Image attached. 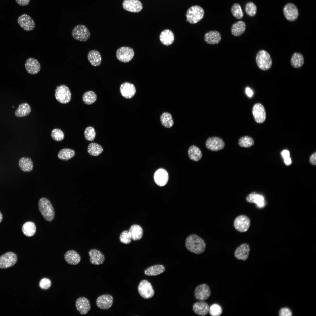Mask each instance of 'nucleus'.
<instances>
[{
	"label": "nucleus",
	"instance_id": "f257e3e1",
	"mask_svg": "<svg viewBox=\"0 0 316 316\" xmlns=\"http://www.w3.org/2000/svg\"><path fill=\"white\" fill-rule=\"evenodd\" d=\"M185 246L189 251L198 255L204 252L206 245L202 238L196 234H193L186 238Z\"/></svg>",
	"mask_w": 316,
	"mask_h": 316
},
{
	"label": "nucleus",
	"instance_id": "f03ea898",
	"mask_svg": "<svg viewBox=\"0 0 316 316\" xmlns=\"http://www.w3.org/2000/svg\"><path fill=\"white\" fill-rule=\"evenodd\" d=\"M40 211L46 220L50 222L55 217L54 209L49 200L45 197L40 198L38 202Z\"/></svg>",
	"mask_w": 316,
	"mask_h": 316
},
{
	"label": "nucleus",
	"instance_id": "7ed1b4c3",
	"mask_svg": "<svg viewBox=\"0 0 316 316\" xmlns=\"http://www.w3.org/2000/svg\"><path fill=\"white\" fill-rule=\"evenodd\" d=\"M256 62L258 68L263 71H266L271 67L272 62L270 55L264 50L259 51L255 57Z\"/></svg>",
	"mask_w": 316,
	"mask_h": 316
},
{
	"label": "nucleus",
	"instance_id": "20e7f679",
	"mask_svg": "<svg viewBox=\"0 0 316 316\" xmlns=\"http://www.w3.org/2000/svg\"><path fill=\"white\" fill-rule=\"evenodd\" d=\"M204 9L200 6L195 5L190 8L187 10L186 21L191 24H195L200 21L204 15Z\"/></svg>",
	"mask_w": 316,
	"mask_h": 316
},
{
	"label": "nucleus",
	"instance_id": "39448f33",
	"mask_svg": "<svg viewBox=\"0 0 316 316\" xmlns=\"http://www.w3.org/2000/svg\"><path fill=\"white\" fill-rule=\"evenodd\" d=\"M71 35L75 40L81 42H85L89 39L90 34L85 26L79 24L74 28L72 31Z\"/></svg>",
	"mask_w": 316,
	"mask_h": 316
},
{
	"label": "nucleus",
	"instance_id": "423d86ee",
	"mask_svg": "<svg viewBox=\"0 0 316 316\" xmlns=\"http://www.w3.org/2000/svg\"><path fill=\"white\" fill-rule=\"evenodd\" d=\"M55 97L59 102L63 104L68 103L71 98V93L68 87L65 85L57 86L55 90Z\"/></svg>",
	"mask_w": 316,
	"mask_h": 316
},
{
	"label": "nucleus",
	"instance_id": "0eeeda50",
	"mask_svg": "<svg viewBox=\"0 0 316 316\" xmlns=\"http://www.w3.org/2000/svg\"><path fill=\"white\" fill-rule=\"evenodd\" d=\"M138 290L140 295L143 298L148 299L152 297L154 294L152 286L148 281L143 280L139 283Z\"/></svg>",
	"mask_w": 316,
	"mask_h": 316
},
{
	"label": "nucleus",
	"instance_id": "6e6552de",
	"mask_svg": "<svg viewBox=\"0 0 316 316\" xmlns=\"http://www.w3.org/2000/svg\"><path fill=\"white\" fill-rule=\"evenodd\" d=\"M135 54L133 49L128 47H122L118 48L116 52V57L120 61L127 63L133 58Z\"/></svg>",
	"mask_w": 316,
	"mask_h": 316
},
{
	"label": "nucleus",
	"instance_id": "1a4fd4ad",
	"mask_svg": "<svg viewBox=\"0 0 316 316\" xmlns=\"http://www.w3.org/2000/svg\"><path fill=\"white\" fill-rule=\"evenodd\" d=\"M17 261L16 255L14 253L9 252L0 256V267L6 269L13 266Z\"/></svg>",
	"mask_w": 316,
	"mask_h": 316
},
{
	"label": "nucleus",
	"instance_id": "9d476101",
	"mask_svg": "<svg viewBox=\"0 0 316 316\" xmlns=\"http://www.w3.org/2000/svg\"><path fill=\"white\" fill-rule=\"evenodd\" d=\"M235 229L240 232H244L248 229L250 225V220L245 215L238 216L235 219L233 224Z\"/></svg>",
	"mask_w": 316,
	"mask_h": 316
},
{
	"label": "nucleus",
	"instance_id": "9b49d317",
	"mask_svg": "<svg viewBox=\"0 0 316 316\" xmlns=\"http://www.w3.org/2000/svg\"><path fill=\"white\" fill-rule=\"evenodd\" d=\"M211 295V291L207 284H202L196 287L194 291V296L197 300L204 301L208 299Z\"/></svg>",
	"mask_w": 316,
	"mask_h": 316
},
{
	"label": "nucleus",
	"instance_id": "f8f14e48",
	"mask_svg": "<svg viewBox=\"0 0 316 316\" xmlns=\"http://www.w3.org/2000/svg\"><path fill=\"white\" fill-rule=\"evenodd\" d=\"M283 13L285 17L288 20L293 21L298 17L299 12L296 6L293 4L288 3L284 7Z\"/></svg>",
	"mask_w": 316,
	"mask_h": 316
},
{
	"label": "nucleus",
	"instance_id": "ddd939ff",
	"mask_svg": "<svg viewBox=\"0 0 316 316\" xmlns=\"http://www.w3.org/2000/svg\"><path fill=\"white\" fill-rule=\"evenodd\" d=\"M17 22L20 27L26 31H30L35 27V23L33 19L28 15L24 14L19 16Z\"/></svg>",
	"mask_w": 316,
	"mask_h": 316
},
{
	"label": "nucleus",
	"instance_id": "4468645a",
	"mask_svg": "<svg viewBox=\"0 0 316 316\" xmlns=\"http://www.w3.org/2000/svg\"><path fill=\"white\" fill-rule=\"evenodd\" d=\"M205 145L208 149L212 151H216L223 149L225 146V143L221 138L217 137H212L207 139Z\"/></svg>",
	"mask_w": 316,
	"mask_h": 316
},
{
	"label": "nucleus",
	"instance_id": "2eb2a0df",
	"mask_svg": "<svg viewBox=\"0 0 316 316\" xmlns=\"http://www.w3.org/2000/svg\"><path fill=\"white\" fill-rule=\"evenodd\" d=\"M125 10L133 13H138L142 9L143 6L139 0H124L122 4Z\"/></svg>",
	"mask_w": 316,
	"mask_h": 316
},
{
	"label": "nucleus",
	"instance_id": "dca6fc26",
	"mask_svg": "<svg viewBox=\"0 0 316 316\" xmlns=\"http://www.w3.org/2000/svg\"><path fill=\"white\" fill-rule=\"evenodd\" d=\"M252 113L254 118L257 123H261L265 121L266 111L264 106L261 104L256 103L254 105Z\"/></svg>",
	"mask_w": 316,
	"mask_h": 316
},
{
	"label": "nucleus",
	"instance_id": "f3484780",
	"mask_svg": "<svg viewBox=\"0 0 316 316\" xmlns=\"http://www.w3.org/2000/svg\"><path fill=\"white\" fill-rule=\"evenodd\" d=\"M113 296L110 294H104L99 296L96 300V304L99 308L106 310L110 308L113 303Z\"/></svg>",
	"mask_w": 316,
	"mask_h": 316
},
{
	"label": "nucleus",
	"instance_id": "a211bd4d",
	"mask_svg": "<svg viewBox=\"0 0 316 316\" xmlns=\"http://www.w3.org/2000/svg\"><path fill=\"white\" fill-rule=\"evenodd\" d=\"M25 66L27 72L31 75L37 73L41 69V66L38 61L37 59L31 57L27 59Z\"/></svg>",
	"mask_w": 316,
	"mask_h": 316
},
{
	"label": "nucleus",
	"instance_id": "6ab92c4d",
	"mask_svg": "<svg viewBox=\"0 0 316 316\" xmlns=\"http://www.w3.org/2000/svg\"><path fill=\"white\" fill-rule=\"evenodd\" d=\"M250 250L248 244H242L236 249L234 253L235 257L238 260L245 261L249 257Z\"/></svg>",
	"mask_w": 316,
	"mask_h": 316
},
{
	"label": "nucleus",
	"instance_id": "aec40b11",
	"mask_svg": "<svg viewBox=\"0 0 316 316\" xmlns=\"http://www.w3.org/2000/svg\"><path fill=\"white\" fill-rule=\"evenodd\" d=\"M75 305L77 310L82 315L86 314L91 309V306L88 300L83 297L78 298Z\"/></svg>",
	"mask_w": 316,
	"mask_h": 316
},
{
	"label": "nucleus",
	"instance_id": "412c9836",
	"mask_svg": "<svg viewBox=\"0 0 316 316\" xmlns=\"http://www.w3.org/2000/svg\"><path fill=\"white\" fill-rule=\"evenodd\" d=\"M120 92L122 96L126 99H130L135 95L136 90L134 85L128 82L122 84L120 88Z\"/></svg>",
	"mask_w": 316,
	"mask_h": 316
},
{
	"label": "nucleus",
	"instance_id": "4be33fe9",
	"mask_svg": "<svg viewBox=\"0 0 316 316\" xmlns=\"http://www.w3.org/2000/svg\"><path fill=\"white\" fill-rule=\"evenodd\" d=\"M90 263L94 265H100L104 262L105 257L103 254L99 250L95 248L90 250L88 252Z\"/></svg>",
	"mask_w": 316,
	"mask_h": 316
},
{
	"label": "nucleus",
	"instance_id": "5701e85b",
	"mask_svg": "<svg viewBox=\"0 0 316 316\" xmlns=\"http://www.w3.org/2000/svg\"><path fill=\"white\" fill-rule=\"evenodd\" d=\"M154 181L156 184L160 186H163L167 183L168 179V174L164 169H160L154 173Z\"/></svg>",
	"mask_w": 316,
	"mask_h": 316
},
{
	"label": "nucleus",
	"instance_id": "b1692460",
	"mask_svg": "<svg viewBox=\"0 0 316 316\" xmlns=\"http://www.w3.org/2000/svg\"><path fill=\"white\" fill-rule=\"evenodd\" d=\"M193 309L197 314L202 316L206 315L209 311V307L206 302L201 301L195 303L193 305Z\"/></svg>",
	"mask_w": 316,
	"mask_h": 316
},
{
	"label": "nucleus",
	"instance_id": "393cba45",
	"mask_svg": "<svg viewBox=\"0 0 316 316\" xmlns=\"http://www.w3.org/2000/svg\"><path fill=\"white\" fill-rule=\"evenodd\" d=\"M220 33L217 31H211L206 33L204 37L205 41L207 44H214L219 43L221 40Z\"/></svg>",
	"mask_w": 316,
	"mask_h": 316
},
{
	"label": "nucleus",
	"instance_id": "a878e982",
	"mask_svg": "<svg viewBox=\"0 0 316 316\" xmlns=\"http://www.w3.org/2000/svg\"><path fill=\"white\" fill-rule=\"evenodd\" d=\"M64 258L68 263L73 265L79 264L81 259L80 255L76 251L73 250L67 251L64 255Z\"/></svg>",
	"mask_w": 316,
	"mask_h": 316
},
{
	"label": "nucleus",
	"instance_id": "bb28decb",
	"mask_svg": "<svg viewBox=\"0 0 316 316\" xmlns=\"http://www.w3.org/2000/svg\"><path fill=\"white\" fill-rule=\"evenodd\" d=\"M246 200L248 202L256 204L257 206L259 208H262L265 206L263 197L255 192H252L248 195Z\"/></svg>",
	"mask_w": 316,
	"mask_h": 316
},
{
	"label": "nucleus",
	"instance_id": "cd10ccee",
	"mask_svg": "<svg viewBox=\"0 0 316 316\" xmlns=\"http://www.w3.org/2000/svg\"><path fill=\"white\" fill-rule=\"evenodd\" d=\"M159 39L164 45L169 46L172 44L174 41V36L173 32L169 29L165 30L161 33Z\"/></svg>",
	"mask_w": 316,
	"mask_h": 316
},
{
	"label": "nucleus",
	"instance_id": "c85d7f7f",
	"mask_svg": "<svg viewBox=\"0 0 316 316\" xmlns=\"http://www.w3.org/2000/svg\"><path fill=\"white\" fill-rule=\"evenodd\" d=\"M87 59L90 64L94 66H98L101 63V56L99 52L97 50L90 51L87 55Z\"/></svg>",
	"mask_w": 316,
	"mask_h": 316
},
{
	"label": "nucleus",
	"instance_id": "c756f323",
	"mask_svg": "<svg viewBox=\"0 0 316 316\" xmlns=\"http://www.w3.org/2000/svg\"><path fill=\"white\" fill-rule=\"evenodd\" d=\"M18 166L20 169L25 172L31 171L33 168V163L31 159L25 157H21L19 159Z\"/></svg>",
	"mask_w": 316,
	"mask_h": 316
},
{
	"label": "nucleus",
	"instance_id": "7c9ffc66",
	"mask_svg": "<svg viewBox=\"0 0 316 316\" xmlns=\"http://www.w3.org/2000/svg\"><path fill=\"white\" fill-rule=\"evenodd\" d=\"M165 270V267L161 264H157L150 266L145 269L144 273L148 276H155L163 273Z\"/></svg>",
	"mask_w": 316,
	"mask_h": 316
},
{
	"label": "nucleus",
	"instance_id": "2f4dec72",
	"mask_svg": "<svg viewBox=\"0 0 316 316\" xmlns=\"http://www.w3.org/2000/svg\"><path fill=\"white\" fill-rule=\"evenodd\" d=\"M245 23L242 21L237 22L232 25L231 29L232 34L235 36H238L243 34L246 30Z\"/></svg>",
	"mask_w": 316,
	"mask_h": 316
},
{
	"label": "nucleus",
	"instance_id": "473e14b6",
	"mask_svg": "<svg viewBox=\"0 0 316 316\" xmlns=\"http://www.w3.org/2000/svg\"><path fill=\"white\" fill-rule=\"evenodd\" d=\"M132 240L136 241L140 239L143 235V230L142 227L139 225H132L129 229Z\"/></svg>",
	"mask_w": 316,
	"mask_h": 316
},
{
	"label": "nucleus",
	"instance_id": "72a5a7b5",
	"mask_svg": "<svg viewBox=\"0 0 316 316\" xmlns=\"http://www.w3.org/2000/svg\"><path fill=\"white\" fill-rule=\"evenodd\" d=\"M304 62V58L301 54L295 52L292 55L290 63L293 67L296 68H300L303 65Z\"/></svg>",
	"mask_w": 316,
	"mask_h": 316
},
{
	"label": "nucleus",
	"instance_id": "f704fd0d",
	"mask_svg": "<svg viewBox=\"0 0 316 316\" xmlns=\"http://www.w3.org/2000/svg\"><path fill=\"white\" fill-rule=\"evenodd\" d=\"M36 231L35 224L32 222L28 221L25 223L22 227V231L24 235L28 237L33 236Z\"/></svg>",
	"mask_w": 316,
	"mask_h": 316
},
{
	"label": "nucleus",
	"instance_id": "c9c22d12",
	"mask_svg": "<svg viewBox=\"0 0 316 316\" xmlns=\"http://www.w3.org/2000/svg\"><path fill=\"white\" fill-rule=\"evenodd\" d=\"M190 158L195 161H199L202 157V153L200 149L195 145L191 146L188 151Z\"/></svg>",
	"mask_w": 316,
	"mask_h": 316
},
{
	"label": "nucleus",
	"instance_id": "e433bc0d",
	"mask_svg": "<svg viewBox=\"0 0 316 316\" xmlns=\"http://www.w3.org/2000/svg\"><path fill=\"white\" fill-rule=\"evenodd\" d=\"M31 108L30 105L27 103H23L20 104L15 112V115L18 117L25 116L30 114Z\"/></svg>",
	"mask_w": 316,
	"mask_h": 316
},
{
	"label": "nucleus",
	"instance_id": "4c0bfd02",
	"mask_svg": "<svg viewBox=\"0 0 316 316\" xmlns=\"http://www.w3.org/2000/svg\"><path fill=\"white\" fill-rule=\"evenodd\" d=\"M160 121L162 125L164 127L169 128L171 127L174 124L172 117L170 114L164 112L161 114Z\"/></svg>",
	"mask_w": 316,
	"mask_h": 316
},
{
	"label": "nucleus",
	"instance_id": "58836bf2",
	"mask_svg": "<svg viewBox=\"0 0 316 316\" xmlns=\"http://www.w3.org/2000/svg\"><path fill=\"white\" fill-rule=\"evenodd\" d=\"M75 154V152L73 150L69 148H64L59 151L58 157L61 160L67 161L73 157Z\"/></svg>",
	"mask_w": 316,
	"mask_h": 316
},
{
	"label": "nucleus",
	"instance_id": "ea45409f",
	"mask_svg": "<svg viewBox=\"0 0 316 316\" xmlns=\"http://www.w3.org/2000/svg\"><path fill=\"white\" fill-rule=\"evenodd\" d=\"M103 149L101 146L95 142L90 143L87 147V152L91 155L98 156L103 151Z\"/></svg>",
	"mask_w": 316,
	"mask_h": 316
},
{
	"label": "nucleus",
	"instance_id": "a19ab883",
	"mask_svg": "<svg viewBox=\"0 0 316 316\" xmlns=\"http://www.w3.org/2000/svg\"><path fill=\"white\" fill-rule=\"evenodd\" d=\"M97 95L92 91H89L85 92L83 95L82 99L84 102L87 105L91 104L96 101Z\"/></svg>",
	"mask_w": 316,
	"mask_h": 316
},
{
	"label": "nucleus",
	"instance_id": "79ce46f5",
	"mask_svg": "<svg viewBox=\"0 0 316 316\" xmlns=\"http://www.w3.org/2000/svg\"><path fill=\"white\" fill-rule=\"evenodd\" d=\"M239 145L242 147L248 148L253 145L254 144L253 139L248 136H245L240 138L238 140Z\"/></svg>",
	"mask_w": 316,
	"mask_h": 316
},
{
	"label": "nucleus",
	"instance_id": "37998d69",
	"mask_svg": "<svg viewBox=\"0 0 316 316\" xmlns=\"http://www.w3.org/2000/svg\"><path fill=\"white\" fill-rule=\"evenodd\" d=\"M231 11L233 16L238 19L242 18L244 15L240 5L238 3H235L233 5Z\"/></svg>",
	"mask_w": 316,
	"mask_h": 316
},
{
	"label": "nucleus",
	"instance_id": "c03bdc74",
	"mask_svg": "<svg viewBox=\"0 0 316 316\" xmlns=\"http://www.w3.org/2000/svg\"><path fill=\"white\" fill-rule=\"evenodd\" d=\"M84 134L85 139L87 141H91L94 140L96 136L95 130L93 127L88 126L85 129Z\"/></svg>",
	"mask_w": 316,
	"mask_h": 316
},
{
	"label": "nucleus",
	"instance_id": "a18cd8bd",
	"mask_svg": "<svg viewBox=\"0 0 316 316\" xmlns=\"http://www.w3.org/2000/svg\"><path fill=\"white\" fill-rule=\"evenodd\" d=\"M51 136L52 138L56 141H60L63 140L64 137L63 132L59 128H55L51 132Z\"/></svg>",
	"mask_w": 316,
	"mask_h": 316
},
{
	"label": "nucleus",
	"instance_id": "49530a36",
	"mask_svg": "<svg viewBox=\"0 0 316 316\" xmlns=\"http://www.w3.org/2000/svg\"><path fill=\"white\" fill-rule=\"evenodd\" d=\"M245 10L247 15L250 16H253L257 12V6L253 3L249 2L246 4Z\"/></svg>",
	"mask_w": 316,
	"mask_h": 316
},
{
	"label": "nucleus",
	"instance_id": "de8ad7c7",
	"mask_svg": "<svg viewBox=\"0 0 316 316\" xmlns=\"http://www.w3.org/2000/svg\"><path fill=\"white\" fill-rule=\"evenodd\" d=\"M120 242L124 244H128L131 243L132 238L128 230L123 231L119 236Z\"/></svg>",
	"mask_w": 316,
	"mask_h": 316
},
{
	"label": "nucleus",
	"instance_id": "09e8293b",
	"mask_svg": "<svg viewBox=\"0 0 316 316\" xmlns=\"http://www.w3.org/2000/svg\"><path fill=\"white\" fill-rule=\"evenodd\" d=\"M209 312L210 315L212 316H219L221 314L222 310L219 305L214 304L209 307Z\"/></svg>",
	"mask_w": 316,
	"mask_h": 316
},
{
	"label": "nucleus",
	"instance_id": "8fccbe9b",
	"mask_svg": "<svg viewBox=\"0 0 316 316\" xmlns=\"http://www.w3.org/2000/svg\"><path fill=\"white\" fill-rule=\"evenodd\" d=\"M51 282L49 279L47 278H43L41 279L39 283V286L40 288L43 290H47L51 286Z\"/></svg>",
	"mask_w": 316,
	"mask_h": 316
},
{
	"label": "nucleus",
	"instance_id": "3c124183",
	"mask_svg": "<svg viewBox=\"0 0 316 316\" xmlns=\"http://www.w3.org/2000/svg\"><path fill=\"white\" fill-rule=\"evenodd\" d=\"M280 316H292V312L291 310L287 307H284L280 309L279 312Z\"/></svg>",
	"mask_w": 316,
	"mask_h": 316
},
{
	"label": "nucleus",
	"instance_id": "603ef678",
	"mask_svg": "<svg viewBox=\"0 0 316 316\" xmlns=\"http://www.w3.org/2000/svg\"><path fill=\"white\" fill-rule=\"evenodd\" d=\"M309 162L311 164L313 165L316 164V152L313 153L309 158Z\"/></svg>",
	"mask_w": 316,
	"mask_h": 316
},
{
	"label": "nucleus",
	"instance_id": "864d4df0",
	"mask_svg": "<svg viewBox=\"0 0 316 316\" xmlns=\"http://www.w3.org/2000/svg\"><path fill=\"white\" fill-rule=\"evenodd\" d=\"M30 0H16V3L19 5L24 6L29 3Z\"/></svg>",
	"mask_w": 316,
	"mask_h": 316
},
{
	"label": "nucleus",
	"instance_id": "5fc2aeb1",
	"mask_svg": "<svg viewBox=\"0 0 316 316\" xmlns=\"http://www.w3.org/2000/svg\"><path fill=\"white\" fill-rule=\"evenodd\" d=\"M245 92L247 95L249 97H252L253 95V90L249 87H247L245 88Z\"/></svg>",
	"mask_w": 316,
	"mask_h": 316
},
{
	"label": "nucleus",
	"instance_id": "6e6d98bb",
	"mask_svg": "<svg viewBox=\"0 0 316 316\" xmlns=\"http://www.w3.org/2000/svg\"><path fill=\"white\" fill-rule=\"evenodd\" d=\"M281 155L284 159L289 157V152L287 150H284L281 152Z\"/></svg>",
	"mask_w": 316,
	"mask_h": 316
},
{
	"label": "nucleus",
	"instance_id": "4d7b16f0",
	"mask_svg": "<svg viewBox=\"0 0 316 316\" xmlns=\"http://www.w3.org/2000/svg\"><path fill=\"white\" fill-rule=\"evenodd\" d=\"M284 159V161L286 164L289 165L291 163V160L289 157L285 158Z\"/></svg>",
	"mask_w": 316,
	"mask_h": 316
},
{
	"label": "nucleus",
	"instance_id": "13d9d810",
	"mask_svg": "<svg viewBox=\"0 0 316 316\" xmlns=\"http://www.w3.org/2000/svg\"><path fill=\"white\" fill-rule=\"evenodd\" d=\"M3 219V217L2 214L0 212V223L1 221Z\"/></svg>",
	"mask_w": 316,
	"mask_h": 316
},
{
	"label": "nucleus",
	"instance_id": "bf43d9fd",
	"mask_svg": "<svg viewBox=\"0 0 316 316\" xmlns=\"http://www.w3.org/2000/svg\"><path fill=\"white\" fill-rule=\"evenodd\" d=\"M0 268H1L0 267Z\"/></svg>",
	"mask_w": 316,
	"mask_h": 316
}]
</instances>
